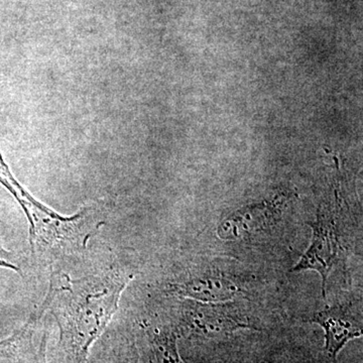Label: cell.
<instances>
[{"label": "cell", "instance_id": "6da1fadb", "mask_svg": "<svg viewBox=\"0 0 363 363\" xmlns=\"http://www.w3.org/2000/svg\"><path fill=\"white\" fill-rule=\"evenodd\" d=\"M133 274L119 267L71 279L54 272L40 311L50 312L59 327L55 363H88L91 350L106 331Z\"/></svg>", "mask_w": 363, "mask_h": 363}, {"label": "cell", "instance_id": "7a4b0ae2", "mask_svg": "<svg viewBox=\"0 0 363 363\" xmlns=\"http://www.w3.org/2000/svg\"><path fill=\"white\" fill-rule=\"evenodd\" d=\"M0 183L25 212L30 225L28 240L33 262L42 269L82 257L90 240L105 224L99 209L94 206L82 207L72 216H63L45 206L16 180L1 154Z\"/></svg>", "mask_w": 363, "mask_h": 363}, {"label": "cell", "instance_id": "3957f363", "mask_svg": "<svg viewBox=\"0 0 363 363\" xmlns=\"http://www.w3.org/2000/svg\"><path fill=\"white\" fill-rule=\"evenodd\" d=\"M182 326L200 338L225 337L240 329L253 328L250 318L236 303H202L189 300L184 304Z\"/></svg>", "mask_w": 363, "mask_h": 363}, {"label": "cell", "instance_id": "277c9868", "mask_svg": "<svg viewBox=\"0 0 363 363\" xmlns=\"http://www.w3.org/2000/svg\"><path fill=\"white\" fill-rule=\"evenodd\" d=\"M310 226L312 228L311 243L292 272H318L322 279V295L326 297L329 274L342 255L340 235L335 218L324 210L318 212L316 220L311 222Z\"/></svg>", "mask_w": 363, "mask_h": 363}, {"label": "cell", "instance_id": "5b68a950", "mask_svg": "<svg viewBox=\"0 0 363 363\" xmlns=\"http://www.w3.org/2000/svg\"><path fill=\"white\" fill-rule=\"evenodd\" d=\"M281 205L278 199H274L236 210L222 219L217 226V234L226 241L252 238L276 224L281 214Z\"/></svg>", "mask_w": 363, "mask_h": 363}, {"label": "cell", "instance_id": "8992f818", "mask_svg": "<svg viewBox=\"0 0 363 363\" xmlns=\"http://www.w3.org/2000/svg\"><path fill=\"white\" fill-rule=\"evenodd\" d=\"M311 322L323 329L325 351L332 359H336L350 341L362 336V321L346 306H333L315 313Z\"/></svg>", "mask_w": 363, "mask_h": 363}, {"label": "cell", "instance_id": "52a82bcc", "mask_svg": "<svg viewBox=\"0 0 363 363\" xmlns=\"http://www.w3.org/2000/svg\"><path fill=\"white\" fill-rule=\"evenodd\" d=\"M168 292L202 303L228 302L240 294V286L223 274H202L169 284Z\"/></svg>", "mask_w": 363, "mask_h": 363}, {"label": "cell", "instance_id": "ba28073f", "mask_svg": "<svg viewBox=\"0 0 363 363\" xmlns=\"http://www.w3.org/2000/svg\"><path fill=\"white\" fill-rule=\"evenodd\" d=\"M92 363H140L135 336L123 329H112L100 337Z\"/></svg>", "mask_w": 363, "mask_h": 363}, {"label": "cell", "instance_id": "9c48e42d", "mask_svg": "<svg viewBox=\"0 0 363 363\" xmlns=\"http://www.w3.org/2000/svg\"><path fill=\"white\" fill-rule=\"evenodd\" d=\"M42 316L40 311L33 313L13 335L0 341V363H25L33 357L39 347L33 345V334Z\"/></svg>", "mask_w": 363, "mask_h": 363}, {"label": "cell", "instance_id": "30bf717a", "mask_svg": "<svg viewBox=\"0 0 363 363\" xmlns=\"http://www.w3.org/2000/svg\"><path fill=\"white\" fill-rule=\"evenodd\" d=\"M147 340L152 363H185L178 347V333L169 326L147 327Z\"/></svg>", "mask_w": 363, "mask_h": 363}, {"label": "cell", "instance_id": "8fae6325", "mask_svg": "<svg viewBox=\"0 0 363 363\" xmlns=\"http://www.w3.org/2000/svg\"><path fill=\"white\" fill-rule=\"evenodd\" d=\"M0 267L11 269L16 272H21L20 267L16 266L13 262V255L7 252L6 248L0 243Z\"/></svg>", "mask_w": 363, "mask_h": 363}, {"label": "cell", "instance_id": "7c38bea8", "mask_svg": "<svg viewBox=\"0 0 363 363\" xmlns=\"http://www.w3.org/2000/svg\"><path fill=\"white\" fill-rule=\"evenodd\" d=\"M25 363H48L47 362V334H44L40 341L39 347L32 358Z\"/></svg>", "mask_w": 363, "mask_h": 363}]
</instances>
